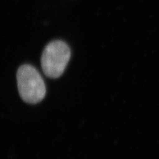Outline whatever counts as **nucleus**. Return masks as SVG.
Returning a JSON list of instances; mask_svg holds the SVG:
<instances>
[{
  "instance_id": "f257e3e1",
  "label": "nucleus",
  "mask_w": 159,
  "mask_h": 159,
  "mask_svg": "<svg viewBox=\"0 0 159 159\" xmlns=\"http://www.w3.org/2000/svg\"><path fill=\"white\" fill-rule=\"evenodd\" d=\"M17 85L21 99L30 104H36L46 95L44 81L33 66L25 64L17 71Z\"/></svg>"
},
{
  "instance_id": "f03ea898",
  "label": "nucleus",
  "mask_w": 159,
  "mask_h": 159,
  "mask_svg": "<svg viewBox=\"0 0 159 159\" xmlns=\"http://www.w3.org/2000/svg\"><path fill=\"white\" fill-rule=\"evenodd\" d=\"M71 57L69 47L62 41H53L46 46L41 56V67L46 76L61 77Z\"/></svg>"
}]
</instances>
